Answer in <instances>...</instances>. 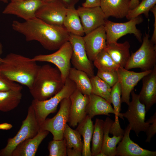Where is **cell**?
<instances>
[{"mask_svg":"<svg viewBox=\"0 0 156 156\" xmlns=\"http://www.w3.org/2000/svg\"><path fill=\"white\" fill-rule=\"evenodd\" d=\"M90 78L92 85V93L102 97L111 104L112 87L97 75Z\"/></svg>","mask_w":156,"mask_h":156,"instance_id":"30","label":"cell"},{"mask_svg":"<svg viewBox=\"0 0 156 156\" xmlns=\"http://www.w3.org/2000/svg\"><path fill=\"white\" fill-rule=\"evenodd\" d=\"M152 70L136 72L129 70L124 67H120L117 71L118 81L121 87L122 103L127 105L130 102V95L138 83L145 76L150 73Z\"/></svg>","mask_w":156,"mask_h":156,"instance_id":"13","label":"cell"},{"mask_svg":"<svg viewBox=\"0 0 156 156\" xmlns=\"http://www.w3.org/2000/svg\"><path fill=\"white\" fill-rule=\"evenodd\" d=\"M64 84L61 73L57 68L46 64L39 66L29 89L33 99L43 101L57 93Z\"/></svg>","mask_w":156,"mask_h":156,"instance_id":"3","label":"cell"},{"mask_svg":"<svg viewBox=\"0 0 156 156\" xmlns=\"http://www.w3.org/2000/svg\"><path fill=\"white\" fill-rule=\"evenodd\" d=\"M140 3L139 0H130L129 3L130 10L134 8L139 4Z\"/></svg>","mask_w":156,"mask_h":156,"instance_id":"45","label":"cell"},{"mask_svg":"<svg viewBox=\"0 0 156 156\" xmlns=\"http://www.w3.org/2000/svg\"><path fill=\"white\" fill-rule=\"evenodd\" d=\"M76 89L74 83L68 77L62 89L53 96L43 101L32 100L31 105L34 110L39 126L49 114L56 112L61 101L70 97Z\"/></svg>","mask_w":156,"mask_h":156,"instance_id":"4","label":"cell"},{"mask_svg":"<svg viewBox=\"0 0 156 156\" xmlns=\"http://www.w3.org/2000/svg\"><path fill=\"white\" fill-rule=\"evenodd\" d=\"M63 26L70 34L83 36L85 34L81 20L75 7L67 8Z\"/></svg>","mask_w":156,"mask_h":156,"instance_id":"26","label":"cell"},{"mask_svg":"<svg viewBox=\"0 0 156 156\" xmlns=\"http://www.w3.org/2000/svg\"><path fill=\"white\" fill-rule=\"evenodd\" d=\"M76 10L85 34L104 25L106 18L100 6L85 7L82 6Z\"/></svg>","mask_w":156,"mask_h":156,"instance_id":"15","label":"cell"},{"mask_svg":"<svg viewBox=\"0 0 156 156\" xmlns=\"http://www.w3.org/2000/svg\"><path fill=\"white\" fill-rule=\"evenodd\" d=\"M0 1H2L3 2L5 3H7L8 1V0H0Z\"/></svg>","mask_w":156,"mask_h":156,"instance_id":"49","label":"cell"},{"mask_svg":"<svg viewBox=\"0 0 156 156\" xmlns=\"http://www.w3.org/2000/svg\"><path fill=\"white\" fill-rule=\"evenodd\" d=\"M13 127L12 125L10 124L4 122L0 124V130H9L11 129Z\"/></svg>","mask_w":156,"mask_h":156,"instance_id":"44","label":"cell"},{"mask_svg":"<svg viewBox=\"0 0 156 156\" xmlns=\"http://www.w3.org/2000/svg\"><path fill=\"white\" fill-rule=\"evenodd\" d=\"M142 79V86L138 95L140 102L144 105L147 112L156 103V66Z\"/></svg>","mask_w":156,"mask_h":156,"instance_id":"19","label":"cell"},{"mask_svg":"<svg viewBox=\"0 0 156 156\" xmlns=\"http://www.w3.org/2000/svg\"><path fill=\"white\" fill-rule=\"evenodd\" d=\"M3 52V45L0 42V64L2 63L3 61V58L1 57V56Z\"/></svg>","mask_w":156,"mask_h":156,"instance_id":"46","label":"cell"},{"mask_svg":"<svg viewBox=\"0 0 156 156\" xmlns=\"http://www.w3.org/2000/svg\"><path fill=\"white\" fill-rule=\"evenodd\" d=\"M154 16V29L151 40L154 44H156V5H155L150 10Z\"/></svg>","mask_w":156,"mask_h":156,"instance_id":"40","label":"cell"},{"mask_svg":"<svg viewBox=\"0 0 156 156\" xmlns=\"http://www.w3.org/2000/svg\"><path fill=\"white\" fill-rule=\"evenodd\" d=\"M130 45L126 41L122 43L116 42L106 44L104 50L119 67L124 68L131 55Z\"/></svg>","mask_w":156,"mask_h":156,"instance_id":"23","label":"cell"},{"mask_svg":"<svg viewBox=\"0 0 156 156\" xmlns=\"http://www.w3.org/2000/svg\"><path fill=\"white\" fill-rule=\"evenodd\" d=\"M150 124L148 128L145 132L147 135V138L145 140L146 142L149 143L151 138L156 133V112L147 121Z\"/></svg>","mask_w":156,"mask_h":156,"instance_id":"38","label":"cell"},{"mask_svg":"<svg viewBox=\"0 0 156 156\" xmlns=\"http://www.w3.org/2000/svg\"><path fill=\"white\" fill-rule=\"evenodd\" d=\"M67 8L75 7V5L79 0H60Z\"/></svg>","mask_w":156,"mask_h":156,"instance_id":"42","label":"cell"},{"mask_svg":"<svg viewBox=\"0 0 156 156\" xmlns=\"http://www.w3.org/2000/svg\"><path fill=\"white\" fill-rule=\"evenodd\" d=\"M22 89L21 85L7 78L0 73V92Z\"/></svg>","mask_w":156,"mask_h":156,"instance_id":"36","label":"cell"},{"mask_svg":"<svg viewBox=\"0 0 156 156\" xmlns=\"http://www.w3.org/2000/svg\"><path fill=\"white\" fill-rule=\"evenodd\" d=\"M69 41L73 49L71 62L74 67L84 72L90 77L94 76L92 62L87 56L83 36L70 34Z\"/></svg>","mask_w":156,"mask_h":156,"instance_id":"11","label":"cell"},{"mask_svg":"<svg viewBox=\"0 0 156 156\" xmlns=\"http://www.w3.org/2000/svg\"><path fill=\"white\" fill-rule=\"evenodd\" d=\"M70 105L68 122L73 127L83 120L87 115L86 108L89 96L82 93L76 89L70 96Z\"/></svg>","mask_w":156,"mask_h":156,"instance_id":"17","label":"cell"},{"mask_svg":"<svg viewBox=\"0 0 156 156\" xmlns=\"http://www.w3.org/2000/svg\"><path fill=\"white\" fill-rule=\"evenodd\" d=\"M77 125L76 130L82 136L83 139L82 156H92L90 144L94 130L92 118L87 115Z\"/></svg>","mask_w":156,"mask_h":156,"instance_id":"25","label":"cell"},{"mask_svg":"<svg viewBox=\"0 0 156 156\" xmlns=\"http://www.w3.org/2000/svg\"><path fill=\"white\" fill-rule=\"evenodd\" d=\"M36 62L32 58L11 53L3 58L0 73L9 79L29 88L39 66Z\"/></svg>","mask_w":156,"mask_h":156,"instance_id":"2","label":"cell"},{"mask_svg":"<svg viewBox=\"0 0 156 156\" xmlns=\"http://www.w3.org/2000/svg\"><path fill=\"white\" fill-rule=\"evenodd\" d=\"M21 90H9L0 92V111L12 110L19 104L22 97Z\"/></svg>","mask_w":156,"mask_h":156,"instance_id":"28","label":"cell"},{"mask_svg":"<svg viewBox=\"0 0 156 156\" xmlns=\"http://www.w3.org/2000/svg\"><path fill=\"white\" fill-rule=\"evenodd\" d=\"M93 62L99 70L117 71L120 67L104 49L99 53Z\"/></svg>","mask_w":156,"mask_h":156,"instance_id":"31","label":"cell"},{"mask_svg":"<svg viewBox=\"0 0 156 156\" xmlns=\"http://www.w3.org/2000/svg\"><path fill=\"white\" fill-rule=\"evenodd\" d=\"M66 154L68 156H81L82 152L73 148H66Z\"/></svg>","mask_w":156,"mask_h":156,"instance_id":"43","label":"cell"},{"mask_svg":"<svg viewBox=\"0 0 156 156\" xmlns=\"http://www.w3.org/2000/svg\"><path fill=\"white\" fill-rule=\"evenodd\" d=\"M149 33H145L141 46L131 53L125 68H138L145 71L152 70L156 66V44L151 41Z\"/></svg>","mask_w":156,"mask_h":156,"instance_id":"5","label":"cell"},{"mask_svg":"<svg viewBox=\"0 0 156 156\" xmlns=\"http://www.w3.org/2000/svg\"><path fill=\"white\" fill-rule=\"evenodd\" d=\"M87 56L93 62L106 45V36L104 26H102L83 36Z\"/></svg>","mask_w":156,"mask_h":156,"instance_id":"16","label":"cell"},{"mask_svg":"<svg viewBox=\"0 0 156 156\" xmlns=\"http://www.w3.org/2000/svg\"><path fill=\"white\" fill-rule=\"evenodd\" d=\"M100 0H85L82 6L85 7L99 6Z\"/></svg>","mask_w":156,"mask_h":156,"instance_id":"41","label":"cell"},{"mask_svg":"<svg viewBox=\"0 0 156 156\" xmlns=\"http://www.w3.org/2000/svg\"><path fill=\"white\" fill-rule=\"evenodd\" d=\"M57 114L51 118H47L40 126V131H47L51 133L53 140L64 138V131L68 122L70 105V97L65 98L60 103Z\"/></svg>","mask_w":156,"mask_h":156,"instance_id":"8","label":"cell"},{"mask_svg":"<svg viewBox=\"0 0 156 156\" xmlns=\"http://www.w3.org/2000/svg\"><path fill=\"white\" fill-rule=\"evenodd\" d=\"M72 52V47L68 41L53 53L38 55L32 59L36 62H48L54 64L60 72L62 79L65 83L71 68L70 62Z\"/></svg>","mask_w":156,"mask_h":156,"instance_id":"9","label":"cell"},{"mask_svg":"<svg viewBox=\"0 0 156 156\" xmlns=\"http://www.w3.org/2000/svg\"><path fill=\"white\" fill-rule=\"evenodd\" d=\"M130 0H100L99 6L106 18L112 16L117 18L126 17L130 10Z\"/></svg>","mask_w":156,"mask_h":156,"instance_id":"21","label":"cell"},{"mask_svg":"<svg viewBox=\"0 0 156 156\" xmlns=\"http://www.w3.org/2000/svg\"><path fill=\"white\" fill-rule=\"evenodd\" d=\"M96 75L111 87L118 81L117 71H103L98 70Z\"/></svg>","mask_w":156,"mask_h":156,"instance_id":"37","label":"cell"},{"mask_svg":"<svg viewBox=\"0 0 156 156\" xmlns=\"http://www.w3.org/2000/svg\"><path fill=\"white\" fill-rule=\"evenodd\" d=\"M144 19L140 15L128 21L116 23L106 19L104 25L106 36V44L116 42L122 37L128 34H133L140 42H142V34L136 27Z\"/></svg>","mask_w":156,"mask_h":156,"instance_id":"7","label":"cell"},{"mask_svg":"<svg viewBox=\"0 0 156 156\" xmlns=\"http://www.w3.org/2000/svg\"><path fill=\"white\" fill-rule=\"evenodd\" d=\"M66 144L64 138L60 140H54L50 141L48 148L49 156H66Z\"/></svg>","mask_w":156,"mask_h":156,"instance_id":"35","label":"cell"},{"mask_svg":"<svg viewBox=\"0 0 156 156\" xmlns=\"http://www.w3.org/2000/svg\"><path fill=\"white\" fill-rule=\"evenodd\" d=\"M122 92L120 86L118 81L112 88L111 92V103L114 106V109L116 113L115 116H118L124 120V117L122 116L121 110V97Z\"/></svg>","mask_w":156,"mask_h":156,"instance_id":"34","label":"cell"},{"mask_svg":"<svg viewBox=\"0 0 156 156\" xmlns=\"http://www.w3.org/2000/svg\"><path fill=\"white\" fill-rule=\"evenodd\" d=\"M44 3L41 0L10 1L2 12L5 14L15 15L27 21L36 17L37 11Z\"/></svg>","mask_w":156,"mask_h":156,"instance_id":"14","label":"cell"},{"mask_svg":"<svg viewBox=\"0 0 156 156\" xmlns=\"http://www.w3.org/2000/svg\"><path fill=\"white\" fill-rule=\"evenodd\" d=\"M26 0H8V1H10L11 2H15L23 1Z\"/></svg>","mask_w":156,"mask_h":156,"instance_id":"48","label":"cell"},{"mask_svg":"<svg viewBox=\"0 0 156 156\" xmlns=\"http://www.w3.org/2000/svg\"><path fill=\"white\" fill-rule=\"evenodd\" d=\"M132 100L128 105V109L125 113H121L122 116L128 120V125L131 131H134L138 136L141 131L145 132L149 127L150 123L145 122L146 111L144 104L140 101L138 95L133 90L131 92Z\"/></svg>","mask_w":156,"mask_h":156,"instance_id":"10","label":"cell"},{"mask_svg":"<svg viewBox=\"0 0 156 156\" xmlns=\"http://www.w3.org/2000/svg\"><path fill=\"white\" fill-rule=\"evenodd\" d=\"M68 77L74 83L77 89L83 94L89 96L92 93L90 78L84 72L71 68Z\"/></svg>","mask_w":156,"mask_h":156,"instance_id":"27","label":"cell"},{"mask_svg":"<svg viewBox=\"0 0 156 156\" xmlns=\"http://www.w3.org/2000/svg\"><path fill=\"white\" fill-rule=\"evenodd\" d=\"M156 3V0H142L137 6L129 10L126 17L130 20L144 14L148 18L149 11Z\"/></svg>","mask_w":156,"mask_h":156,"instance_id":"33","label":"cell"},{"mask_svg":"<svg viewBox=\"0 0 156 156\" xmlns=\"http://www.w3.org/2000/svg\"><path fill=\"white\" fill-rule=\"evenodd\" d=\"M44 3L52 2L57 0H41Z\"/></svg>","mask_w":156,"mask_h":156,"instance_id":"47","label":"cell"},{"mask_svg":"<svg viewBox=\"0 0 156 156\" xmlns=\"http://www.w3.org/2000/svg\"><path fill=\"white\" fill-rule=\"evenodd\" d=\"M81 135L76 130L72 129L66 124L64 133V138L66 141L67 148H73L82 152L83 142Z\"/></svg>","mask_w":156,"mask_h":156,"instance_id":"32","label":"cell"},{"mask_svg":"<svg viewBox=\"0 0 156 156\" xmlns=\"http://www.w3.org/2000/svg\"><path fill=\"white\" fill-rule=\"evenodd\" d=\"M114 121L109 117L104 121V137L101 151L98 156H115L116 154L117 145L121 140L123 136H109L110 128Z\"/></svg>","mask_w":156,"mask_h":156,"instance_id":"24","label":"cell"},{"mask_svg":"<svg viewBox=\"0 0 156 156\" xmlns=\"http://www.w3.org/2000/svg\"><path fill=\"white\" fill-rule=\"evenodd\" d=\"M67 8L60 0L44 3L36 13V17L49 24L63 26Z\"/></svg>","mask_w":156,"mask_h":156,"instance_id":"12","label":"cell"},{"mask_svg":"<svg viewBox=\"0 0 156 156\" xmlns=\"http://www.w3.org/2000/svg\"><path fill=\"white\" fill-rule=\"evenodd\" d=\"M49 133L47 131H40L33 138L27 139L15 148L11 156H34L38 148Z\"/></svg>","mask_w":156,"mask_h":156,"instance_id":"20","label":"cell"},{"mask_svg":"<svg viewBox=\"0 0 156 156\" xmlns=\"http://www.w3.org/2000/svg\"><path fill=\"white\" fill-rule=\"evenodd\" d=\"M131 128L128 125L124 130L123 136L116 148L117 156H156V151L144 149L130 138Z\"/></svg>","mask_w":156,"mask_h":156,"instance_id":"18","label":"cell"},{"mask_svg":"<svg viewBox=\"0 0 156 156\" xmlns=\"http://www.w3.org/2000/svg\"><path fill=\"white\" fill-rule=\"evenodd\" d=\"M111 104L99 96L91 93L89 95V100L86 108L87 115L91 118L98 115L110 116V113L116 114Z\"/></svg>","mask_w":156,"mask_h":156,"instance_id":"22","label":"cell"},{"mask_svg":"<svg viewBox=\"0 0 156 156\" xmlns=\"http://www.w3.org/2000/svg\"><path fill=\"white\" fill-rule=\"evenodd\" d=\"M104 121L96 118L94 125L91 149L92 156H96L101 151L104 137Z\"/></svg>","mask_w":156,"mask_h":156,"instance_id":"29","label":"cell"},{"mask_svg":"<svg viewBox=\"0 0 156 156\" xmlns=\"http://www.w3.org/2000/svg\"><path fill=\"white\" fill-rule=\"evenodd\" d=\"M12 27L27 41H37L49 51L58 49L69 38L70 34L63 26L51 25L37 17L23 22L14 21Z\"/></svg>","mask_w":156,"mask_h":156,"instance_id":"1","label":"cell"},{"mask_svg":"<svg viewBox=\"0 0 156 156\" xmlns=\"http://www.w3.org/2000/svg\"><path fill=\"white\" fill-rule=\"evenodd\" d=\"M39 131V126L35 112L30 105L27 113L22 122L21 127L13 138L8 139L6 146L0 150V156H11L16 146L23 141L35 136Z\"/></svg>","mask_w":156,"mask_h":156,"instance_id":"6","label":"cell"},{"mask_svg":"<svg viewBox=\"0 0 156 156\" xmlns=\"http://www.w3.org/2000/svg\"><path fill=\"white\" fill-rule=\"evenodd\" d=\"M124 131L120 127L118 117L115 116V120L111 125L109 133L116 136H123Z\"/></svg>","mask_w":156,"mask_h":156,"instance_id":"39","label":"cell"}]
</instances>
